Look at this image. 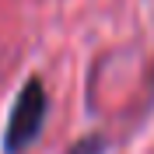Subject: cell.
Segmentation results:
<instances>
[{
    "label": "cell",
    "mask_w": 154,
    "mask_h": 154,
    "mask_svg": "<svg viewBox=\"0 0 154 154\" xmlns=\"http://www.w3.org/2000/svg\"><path fill=\"white\" fill-rule=\"evenodd\" d=\"M46 109H49V98H46V84L42 81H28L21 88L18 102L11 109V119H7V137H4V147L7 154H25L32 144H35L38 130L46 123Z\"/></svg>",
    "instance_id": "1"
}]
</instances>
